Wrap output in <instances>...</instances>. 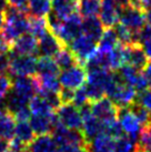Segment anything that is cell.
Here are the masks:
<instances>
[{"label":"cell","instance_id":"1","mask_svg":"<svg viewBox=\"0 0 151 152\" xmlns=\"http://www.w3.org/2000/svg\"><path fill=\"white\" fill-rule=\"evenodd\" d=\"M137 90L131 86L125 83L121 80L118 72H114V77L111 83L109 85L106 97H108L111 101L117 104L119 108L122 107H130L133 104L137 99Z\"/></svg>","mask_w":151,"mask_h":152},{"label":"cell","instance_id":"2","mask_svg":"<svg viewBox=\"0 0 151 152\" xmlns=\"http://www.w3.org/2000/svg\"><path fill=\"white\" fill-rule=\"evenodd\" d=\"M38 58L34 56H19L10 52L8 73L10 77H34L37 73Z\"/></svg>","mask_w":151,"mask_h":152},{"label":"cell","instance_id":"3","mask_svg":"<svg viewBox=\"0 0 151 152\" xmlns=\"http://www.w3.org/2000/svg\"><path fill=\"white\" fill-rule=\"evenodd\" d=\"M80 112H81V117H82L81 132H82L86 141L89 143L96 137L105 132V123L92 114L90 103L81 107Z\"/></svg>","mask_w":151,"mask_h":152},{"label":"cell","instance_id":"4","mask_svg":"<svg viewBox=\"0 0 151 152\" xmlns=\"http://www.w3.org/2000/svg\"><path fill=\"white\" fill-rule=\"evenodd\" d=\"M98 42L95 41L93 39L89 38L86 34H80L79 37L72 41L68 48L72 51V53L76 56V58L79 60V62L82 66L86 64L91 57H92L97 51H98Z\"/></svg>","mask_w":151,"mask_h":152},{"label":"cell","instance_id":"5","mask_svg":"<svg viewBox=\"0 0 151 152\" xmlns=\"http://www.w3.org/2000/svg\"><path fill=\"white\" fill-rule=\"evenodd\" d=\"M59 81L61 88L71 90L82 88L87 82V70L82 64L61 70V72L59 73Z\"/></svg>","mask_w":151,"mask_h":152},{"label":"cell","instance_id":"6","mask_svg":"<svg viewBox=\"0 0 151 152\" xmlns=\"http://www.w3.org/2000/svg\"><path fill=\"white\" fill-rule=\"evenodd\" d=\"M119 22L125 27H127L136 36H138L143 27L147 25L146 12L140 10V9L133 8L131 6H127V7L121 9Z\"/></svg>","mask_w":151,"mask_h":152},{"label":"cell","instance_id":"7","mask_svg":"<svg viewBox=\"0 0 151 152\" xmlns=\"http://www.w3.org/2000/svg\"><path fill=\"white\" fill-rule=\"evenodd\" d=\"M59 122L63 127L71 129V130H81L82 127V117L78 107L73 103H65L59 107L56 111Z\"/></svg>","mask_w":151,"mask_h":152},{"label":"cell","instance_id":"8","mask_svg":"<svg viewBox=\"0 0 151 152\" xmlns=\"http://www.w3.org/2000/svg\"><path fill=\"white\" fill-rule=\"evenodd\" d=\"M91 112L103 123L110 122L118 119L119 107L114 104L108 97L101 98L100 100H97L90 103Z\"/></svg>","mask_w":151,"mask_h":152},{"label":"cell","instance_id":"9","mask_svg":"<svg viewBox=\"0 0 151 152\" xmlns=\"http://www.w3.org/2000/svg\"><path fill=\"white\" fill-rule=\"evenodd\" d=\"M125 52V64L131 66L139 71H142L148 66V57L143 50L141 43L133 42L130 45H123Z\"/></svg>","mask_w":151,"mask_h":152},{"label":"cell","instance_id":"10","mask_svg":"<svg viewBox=\"0 0 151 152\" xmlns=\"http://www.w3.org/2000/svg\"><path fill=\"white\" fill-rule=\"evenodd\" d=\"M51 134L54 137L57 145L59 147L66 145V144H88L81 130L68 129V128L63 127L62 124L59 122V120Z\"/></svg>","mask_w":151,"mask_h":152},{"label":"cell","instance_id":"11","mask_svg":"<svg viewBox=\"0 0 151 152\" xmlns=\"http://www.w3.org/2000/svg\"><path fill=\"white\" fill-rule=\"evenodd\" d=\"M80 34H82V18L79 12H75L65 20L58 38L68 47Z\"/></svg>","mask_w":151,"mask_h":152},{"label":"cell","instance_id":"12","mask_svg":"<svg viewBox=\"0 0 151 152\" xmlns=\"http://www.w3.org/2000/svg\"><path fill=\"white\" fill-rule=\"evenodd\" d=\"M118 120L120 122L122 130L126 134L130 135L134 139H138L140 132L142 130V126L136 114L132 112L130 107H122L119 108Z\"/></svg>","mask_w":151,"mask_h":152},{"label":"cell","instance_id":"13","mask_svg":"<svg viewBox=\"0 0 151 152\" xmlns=\"http://www.w3.org/2000/svg\"><path fill=\"white\" fill-rule=\"evenodd\" d=\"M65 47H67L60 39L51 34L50 31L47 34H45L42 38L38 41V53L40 57H48L52 58L58 55Z\"/></svg>","mask_w":151,"mask_h":152},{"label":"cell","instance_id":"14","mask_svg":"<svg viewBox=\"0 0 151 152\" xmlns=\"http://www.w3.org/2000/svg\"><path fill=\"white\" fill-rule=\"evenodd\" d=\"M121 7L116 2V0H102L100 10V20L105 28H113L119 23Z\"/></svg>","mask_w":151,"mask_h":152},{"label":"cell","instance_id":"15","mask_svg":"<svg viewBox=\"0 0 151 152\" xmlns=\"http://www.w3.org/2000/svg\"><path fill=\"white\" fill-rule=\"evenodd\" d=\"M10 52L19 56H34L38 53V39L28 32L22 34L12 42Z\"/></svg>","mask_w":151,"mask_h":152},{"label":"cell","instance_id":"16","mask_svg":"<svg viewBox=\"0 0 151 152\" xmlns=\"http://www.w3.org/2000/svg\"><path fill=\"white\" fill-rule=\"evenodd\" d=\"M34 77H16L12 80L11 90L19 97L26 99L27 101H30L31 98L37 94Z\"/></svg>","mask_w":151,"mask_h":152},{"label":"cell","instance_id":"17","mask_svg":"<svg viewBox=\"0 0 151 152\" xmlns=\"http://www.w3.org/2000/svg\"><path fill=\"white\" fill-rule=\"evenodd\" d=\"M29 123L36 135L52 133L56 124L58 123L57 114L52 115H31Z\"/></svg>","mask_w":151,"mask_h":152},{"label":"cell","instance_id":"18","mask_svg":"<svg viewBox=\"0 0 151 152\" xmlns=\"http://www.w3.org/2000/svg\"><path fill=\"white\" fill-rule=\"evenodd\" d=\"M58 145L51 133L36 135L31 142L26 147V152H56Z\"/></svg>","mask_w":151,"mask_h":152},{"label":"cell","instance_id":"19","mask_svg":"<svg viewBox=\"0 0 151 152\" xmlns=\"http://www.w3.org/2000/svg\"><path fill=\"white\" fill-rule=\"evenodd\" d=\"M103 31H105V27L102 25L100 18H84V20H82V34H84L88 36L89 38L93 39L97 42H99Z\"/></svg>","mask_w":151,"mask_h":152},{"label":"cell","instance_id":"20","mask_svg":"<svg viewBox=\"0 0 151 152\" xmlns=\"http://www.w3.org/2000/svg\"><path fill=\"white\" fill-rule=\"evenodd\" d=\"M88 151L116 152V140L106 133H101L88 143Z\"/></svg>","mask_w":151,"mask_h":152},{"label":"cell","instance_id":"21","mask_svg":"<svg viewBox=\"0 0 151 152\" xmlns=\"http://www.w3.org/2000/svg\"><path fill=\"white\" fill-rule=\"evenodd\" d=\"M51 6L52 11L62 20H66L75 12H78L77 0H52Z\"/></svg>","mask_w":151,"mask_h":152},{"label":"cell","instance_id":"22","mask_svg":"<svg viewBox=\"0 0 151 152\" xmlns=\"http://www.w3.org/2000/svg\"><path fill=\"white\" fill-rule=\"evenodd\" d=\"M50 0H28L27 10L30 17L46 18L51 12Z\"/></svg>","mask_w":151,"mask_h":152},{"label":"cell","instance_id":"23","mask_svg":"<svg viewBox=\"0 0 151 152\" xmlns=\"http://www.w3.org/2000/svg\"><path fill=\"white\" fill-rule=\"evenodd\" d=\"M29 109L32 115H52L55 114V110L49 104L45 98L39 94H36L29 101Z\"/></svg>","mask_w":151,"mask_h":152},{"label":"cell","instance_id":"24","mask_svg":"<svg viewBox=\"0 0 151 152\" xmlns=\"http://www.w3.org/2000/svg\"><path fill=\"white\" fill-rule=\"evenodd\" d=\"M16 119L8 111L0 112V138L11 140L15 135V128H16Z\"/></svg>","mask_w":151,"mask_h":152},{"label":"cell","instance_id":"25","mask_svg":"<svg viewBox=\"0 0 151 152\" xmlns=\"http://www.w3.org/2000/svg\"><path fill=\"white\" fill-rule=\"evenodd\" d=\"M117 32L114 28H105V31L101 36L100 40L98 42V50L110 52L119 45Z\"/></svg>","mask_w":151,"mask_h":152},{"label":"cell","instance_id":"26","mask_svg":"<svg viewBox=\"0 0 151 152\" xmlns=\"http://www.w3.org/2000/svg\"><path fill=\"white\" fill-rule=\"evenodd\" d=\"M78 12L81 17H97L101 10L102 0H77Z\"/></svg>","mask_w":151,"mask_h":152},{"label":"cell","instance_id":"27","mask_svg":"<svg viewBox=\"0 0 151 152\" xmlns=\"http://www.w3.org/2000/svg\"><path fill=\"white\" fill-rule=\"evenodd\" d=\"M55 58L56 64L59 67V69H61V70H66V69H69L71 67L81 64L79 62V60L76 58V56L72 53V51L68 47H65Z\"/></svg>","mask_w":151,"mask_h":152},{"label":"cell","instance_id":"28","mask_svg":"<svg viewBox=\"0 0 151 152\" xmlns=\"http://www.w3.org/2000/svg\"><path fill=\"white\" fill-rule=\"evenodd\" d=\"M15 138L28 145L36 138V133L28 121H17L15 128Z\"/></svg>","mask_w":151,"mask_h":152},{"label":"cell","instance_id":"29","mask_svg":"<svg viewBox=\"0 0 151 152\" xmlns=\"http://www.w3.org/2000/svg\"><path fill=\"white\" fill-rule=\"evenodd\" d=\"M59 67L52 58L39 57L37 62V73L39 76H59Z\"/></svg>","mask_w":151,"mask_h":152},{"label":"cell","instance_id":"30","mask_svg":"<svg viewBox=\"0 0 151 152\" xmlns=\"http://www.w3.org/2000/svg\"><path fill=\"white\" fill-rule=\"evenodd\" d=\"M49 32V27L47 18L30 17L29 16V34L34 36L37 39L42 38Z\"/></svg>","mask_w":151,"mask_h":152},{"label":"cell","instance_id":"31","mask_svg":"<svg viewBox=\"0 0 151 152\" xmlns=\"http://www.w3.org/2000/svg\"><path fill=\"white\" fill-rule=\"evenodd\" d=\"M116 140V152H136L138 145V139L123 133Z\"/></svg>","mask_w":151,"mask_h":152},{"label":"cell","instance_id":"32","mask_svg":"<svg viewBox=\"0 0 151 152\" xmlns=\"http://www.w3.org/2000/svg\"><path fill=\"white\" fill-rule=\"evenodd\" d=\"M130 109L132 110V112L136 114V117L138 118L140 121L142 128L148 127L151 124V111L147 110L146 108H143L142 106H140L139 103L134 102L133 104L130 106Z\"/></svg>","mask_w":151,"mask_h":152},{"label":"cell","instance_id":"33","mask_svg":"<svg viewBox=\"0 0 151 152\" xmlns=\"http://www.w3.org/2000/svg\"><path fill=\"white\" fill-rule=\"evenodd\" d=\"M12 88V79L8 73L0 75V104H4L6 97Z\"/></svg>","mask_w":151,"mask_h":152},{"label":"cell","instance_id":"34","mask_svg":"<svg viewBox=\"0 0 151 152\" xmlns=\"http://www.w3.org/2000/svg\"><path fill=\"white\" fill-rule=\"evenodd\" d=\"M72 103H73L76 107H78L79 109L81 107H84V106H86V104L90 103V102H89L88 94H87V91H86L84 87H82V88H80V89H77L75 91V97H73Z\"/></svg>","mask_w":151,"mask_h":152},{"label":"cell","instance_id":"35","mask_svg":"<svg viewBox=\"0 0 151 152\" xmlns=\"http://www.w3.org/2000/svg\"><path fill=\"white\" fill-rule=\"evenodd\" d=\"M136 102L140 106L146 108L147 110L151 111V89H146L143 91L137 93V99Z\"/></svg>","mask_w":151,"mask_h":152},{"label":"cell","instance_id":"36","mask_svg":"<svg viewBox=\"0 0 151 152\" xmlns=\"http://www.w3.org/2000/svg\"><path fill=\"white\" fill-rule=\"evenodd\" d=\"M56 152H89L88 144H66L57 148Z\"/></svg>","mask_w":151,"mask_h":152},{"label":"cell","instance_id":"37","mask_svg":"<svg viewBox=\"0 0 151 152\" xmlns=\"http://www.w3.org/2000/svg\"><path fill=\"white\" fill-rule=\"evenodd\" d=\"M75 91L76 90H71V89L61 88L59 94H60V99H61L62 104H65V103H72L73 97H75Z\"/></svg>","mask_w":151,"mask_h":152},{"label":"cell","instance_id":"38","mask_svg":"<svg viewBox=\"0 0 151 152\" xmlns=\"http://www.w3.org/2000/svg\"><path fill=\"white\" fill-rule=\"evenodd\" d=\"M8 4H9V6H11V7L25 9V8H27L28 0H8Z\"/></svg>","mask_w":151,"mask_h":152},{"label":"cell","instance_id":"39","mask_svg":"<svg viewBox=\"0 0 151 152\" xmlns=\"http://www.w3.org/2000/svg\"><path fill=\"white\" fill-rule=\"evenodd\" d=\"M10 140L6 138H0V152H9Z\"/></svg>","mask_w":151,"mask_h":152},{"label":"cell","instance_id":"40","mask_svg":"<svg viewBox=\"0 0 151 152\" xmlns=\"http://www.w3.org/2000/svg\"><path fill=\"white\" fill-rule=\"evenodd\" d=\"M141 46H142L143 50L147 55L148 59H151V39H148L146 41L141 42Z\"/></svg>","mask_w":151,"mask_h":152},{"label":"cell","instance_id":"41","mask_svg":"<svg viewBox=\"0 0 151 152\" xmlns=\"http://www.w3.org/2000/svg\"><path fill=\"white\" fill-rule=\"evenodd\" d=\"M143 71H144L143 73H144V76H146V78H147L148 80V85H149V87L151 89V61L148 64V66L146 67V69Z\"/></svg>","mask_w":151,"mask_h":152},{"label":"cell","instance_id":"42","mask_svg":"<svg viewBox=\"0 0 151 152\" xmlns=\"http://www.w3.org/2000/svg\"><path fill=\"white\" fill-rule=\"evenodd\" d=\"M141 9L144 12L151 11V0H141Z\"/></svg>","mask_w":151,"mask_h":152},{"label":"cell","instance_id":"43","mask_svg":"<svg viewBox=\"0 0 151 152\" xmlns=\"http://www.w3.org/2000/svg\"><path fill=\"white\" fill-rule=\"evenodd\" d=\"M8 0H0V12L4 13L6 11V9L8 8Z\"/></svg>","mask_w":151,"mask_h":152},{"label":"cell","instance_id":"44","mask_svg":"<svg viewBox=\"0 0 151 152\" xmlns=\"http://www.w3.org/2000/svg\"><path fill=\"white\" fill-rule=\"evenodd\" d=\"M136 152H151V147H142V145L138 144Z\"/></svg>","mask_w":151,"mask_h":152},{"label":"cell","instance_id":"45","mask_svg":"<svg viewBox=\"0 0 151 152\" xmlns=\"http://www.w3.org/2000/svg\"><path fill=\"white\" fill-rule=\"evenodd\" d=\"M4 16L2 12H0V32H1V30L4 28Z\"/></svg>","mask_w":151,"mask_h":152},{"label":"cell","instance_id":"46","mask_svg":"<svg viewBox=\"0 0 151 152\" xmlns=\"http://www.w3.org/2000/svg\"><path fill=\"white\" fill-rule=\"evenodd\" d=\"M0 75H2V70H1V68H0Z\"/></svg>","mask_w":151,"mask_h":152}]
</instances>
